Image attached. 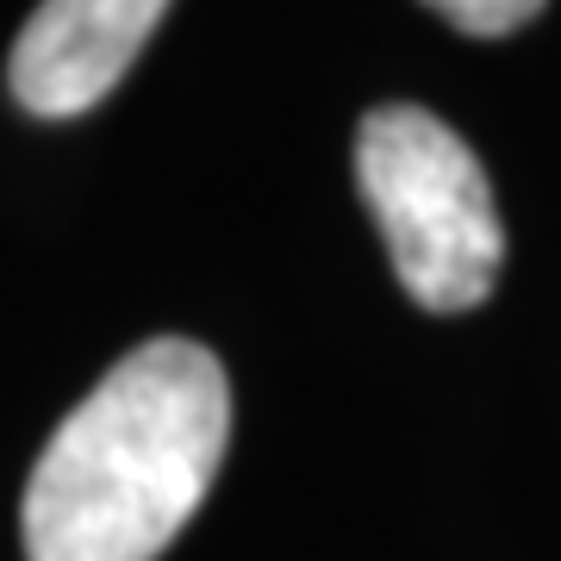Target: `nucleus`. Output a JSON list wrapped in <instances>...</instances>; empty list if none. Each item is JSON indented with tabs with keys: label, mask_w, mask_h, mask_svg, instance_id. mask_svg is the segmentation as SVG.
I'll list each match as a JSON object with an SVG mask.
<instances>
[{
	"label": "nucleus",
	"mask_w": 561,
	"mask_h": 561,
	"mask_svg": "<svg viewBox=\"0 0 561 561\" xmlns=\"http://www.w3.org/2000/svg\"><path fill=\"white\" fill-rule=\"evenodd\" d=\"M231 443V387L187 337L138 343L57 424L25 481V561H157Z\"/></svg>",
	"instance_id": "f257e3e1"
},
{
	"label": "nucleus",
	"mask_w": 561,
	"mask_h": 561,
	"mask_svg": "<svg viewBox=\"0 0 561 561\" xmlns=\"http://www.w3.org/2000/svg\"><path fill=\"white\" fill-rule=\"evenodd\" d=\"M356 181L393 256V275L424 312H468L493 294L505 225L486 169L424 106H375L356 131Z\"/></svg>",
	"instance_id": "f03ea898"
},
{
	"label": "nucleus",
	"mask_w": 561,
	"mask_h": 561,
	"mask_svg": "<svg viewBox=\"0 0 561 561\" xmlns=\"http://www.w3.org/2000/svg\"><path fill=\"white\" fill-rule=\"evenodd\" d=\"M169 0H44L13 44V101L38 119H76L131 69Z\"/></svg>",
	"instance_id": "7ed1b4c3"
},
{
	"label": "nucleus",
	"mask_w": 561,
	"mask_h": 561,
	"mask_svg": "<svg viewBox=\"0 0 561 561\" xmlns=\"http://www.w3.org/2000/svg\"><path fill=\"white\" fill-rule=\"evenodd\" d=\"M431 13L456 25V32H474V38H505L542 13V0H424Z\"/></svg>",
	"instance_id": "20e7f679"
}]
</instances>
